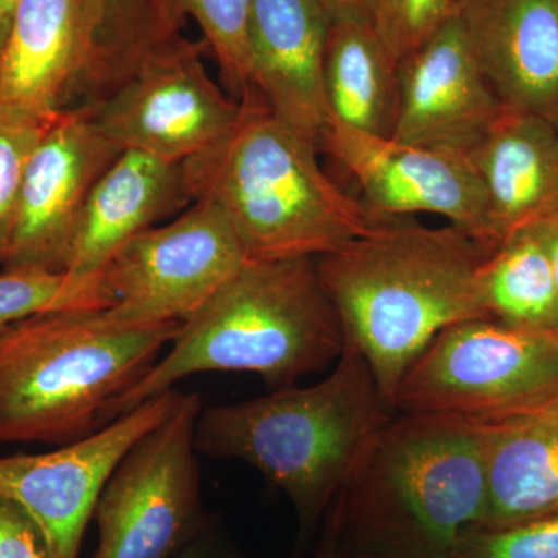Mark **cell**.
<instances>
[{
    "instance_id": "6da1fadb",
    "label": "cell",
    "mask_w": 558,
    "mask_h": 558,
    "mask_svg": "<svg viewBox=\"0 0 558 558\" xmlns=\"http://www.w3.org/2000/svg\"><path fill=\"white\" fill-rule=\"evenodd\" d=\"M492 252L450 223L433 229L398 218L315 259L347 347L368 363L389 407L407 371L442 330L488 319L478 274Z\"/></svg>"
},
{
    "instance_id": "7a4b0ae2",
    "label": "cell",
    "mask_w": 558,
    "mask_h": 558,
    "mask_svg": "<svg viewBox=\"0 0 558 558\" xmlns=\"http://www.w3.org/2000/svg\"><path fill=\"white\" fill-rule=\"evenodd\" d=\"M392 413L368 363L347 347L317 385L202 409L196 449L263 473L288 495L310 542Z\"/></svg>"
},
{
    "instance_id": "3957f363",
    "label": "cell",
    "mask_w": 558,
    "mask_h": 558,
    "mask_svg": "<svg viewBox=\"0 0 558 558\" xmlns=\"http://www.w3.org/2000/svg\"><path fill=\"white\" fill-rule=\"evenodd\" d=\"M484 424L438 414L391 416L340 495L347 546L453 558L486 524Z\"/></svg>"
},
{
    "instance_id": "277c9868",
    "label": "cell",
    "mask_w": 558,
    "mask_h": 558,
    "mask_svg": "<svg viewBox=\"0 0 558 558\" xmlns=\"http://www.w3.org/2000/svg\"><path fill=\"white\" fill-rule=\"evenodd\" d=\"M236 126L182 161L190 199H208L233 223L248 260L337 252L377 222L323 172L318 146L279 120L258 92L242 95Z\"/></svg>"
},
{
    "instance_id": "5b68a950",
    "label": "cell",
    "mask_w": 558,
    "mask_h": 558,
    "mask_svg": "<svg viewBox=\"0 0 558 558\" xmlns=\"http://www.w3.org/2000/svg\"><path fill=\"white\" fill-rule=\"evenodd\" d=\"M170 351L116 400L106 424L194 374H258L271 389L293 387L347 348L317 260H248L189 322Z\"/></svg>"
},
{
    "instance_id": "8992f818",
    "label": "cell",
    "mask_w": 558,
    "mask_h": 558,
    "mask_svg": "<svg viewBox=\"0 0 558 558\" xmlns=\"http://www.w3.org/2000/svg\"><path fill=\"white\" fill-rule=\"evenodd\" d=\"M182 325H123L105 311L33 315L0 336V442L65 446L106 425Z\"/></svg>"
},
{
    "instance_id": "52a82bcc",
    "label": "cell",
    "mask_w": 558,
    "mask_h": 558,
    "mask_svg": "<svg viewBox=\"0 0 558 558\" xmlns=\"http://www.w3.org/2000/svg\"><path fill=\"white\" fill-rule=\"evenodd\" d=\"M558 400V328L470 319L442 330L400 380L402 414L497 424Z\"/></svg>"
},
{
    "instance_id": "ba28073f",
    "label": "cell",
    "mask_w": 558,
    "mask_h": 558,
    "mask_svg": "<svg viewBox=\"0 0 558 558\" xmlns=\"http://www.w3.org/2000/svg\"><path fill=\"white\" fill-rule=\"evenodd\" d=\"M205 40L180 33L153 40L86 105L121 150L182 161L218 145L236 126L241 101L227 97L202 61Z\"/></svg>"
},
{
    "instance_id": "9c48e42d",
    "label": "cell",
    "mask_w": 558,
    "mask_h": 558,
    "mask_svg": "<svg viewBox=\"0 0 558 558\" xmlns=\"http://www.w3.org/2000/svg\"><path fill=\"white\" fill-rule=\"evenodd\" d=\"M199 395L180 398L170 416L135 444L95 508L92 558H172L207 524L196 424Z\"/></svg>"
},
{
    "instance_id": "30bf717a",
    "label": "cell",
    "mask_w": 558,
    "mask_h": 558,
    "mask_svg": "<svg viewBox=\"0 0 558 558\" xmlns=\"http://www.w3.org/2000/svg\"><path fill=\"white\" fill-rule=\"evenodd\" d=\"M247 252L229 216L208 199L123 245L98 277L106 314L123 325H183L238 270Z\"/></svg>"
},
{
    "instance_id": "8fae6325",
    "label": "cell",
    "mask_w": 558,
    "mask_h": 558,
    "mask_svg": "<svg viewBox=\"0 0 558 558\" xmlns=\"http://www.w3.org/2000/svg\"><path fill=\"white\" fill-rule=\"evenodd\" d=\"M171 389L58 449L0 458V499L38 527L51 558H78L84 532L121 459L178 407Z\"/></svg>"
},
{
    "instance_id": "7c38bea8",
    "label": "cell",
    "mask_w": 558,
    "mask_h": 558,
    "mask_svg": "<svg viewBox=\"0 0 558 558\" xmlns=\"http://www.w3.org/2000/svg\"><path fill=\"white\" fill-rule=\"evenodd\" d=\"M319 149L357 180L360 204L374 222L428 213L495 250L486 193L469 157L405 145L337 120L329 121Z\"/></svg>"
},
{
    "instance_id": "4fadbf2b",
    "label": "cell",
    "mask_w": 558,
    "mask_h": 558,
    "mask_svg": "<svg viewBox=\"0 0 558 558\" xmlns=\"http://www.w3.org/2000/svg\"><path fill=\"white\" fill-rule=\"evenodd\" d=\"M121 153L87 106L62 109L28 160L3 270L64 274L87 197Z\"/></svg>"
},
{
    "instance_id": "5bb4252c",
    "label": "cell",
    "mask_w": 558,
    "mask_h": 558,
    "mask_svg": "<svg viewBox=\"0 0 558 558\" xmlns=\"http://www.w3.org/2000/svg\"><path fill=\"white\" fill-rule=\"evenodd\" d=\"M105 28L102 0H21L0 57V117H57L94 83Z\"/></svg>"
},
{
    "instance_id": "9a60e30c",
    "label": "cell",
    "mask_w": 558,
    "mask_h": 558,
    "mask_svg": "<svg viewBox=\"0 0 558 558\" xmlns=\"http://www.w3.org/2000/svg\"><path fill=\"white\" fill-rule=\"evenodd\" d=\"M400 102L391 138L469 157L506 106L484 78L458 17L399 62Z\"/></svg>"
},
{
    "instance_id": "2e32d148",
    "label": "cell",
    "mask_w": 558,
    "mask_h": 558,
    "mask_svg": "<svg viewBox=\"0 0 558 558\" xmlns=\"http://www.w3.org/2000/svg\"><path fill=\"white\" fill-rule=\"evenodd\" d=\"M329 13L319 0H255L248 21L250 87L318 146L330 113L325 90Z\"/></svg>"
},
{
    "instance_id": "e0dca14e",
    "label": "cell",
    "mask_w": 558,
    "mask_h": 558,
    "mask_svg": "<svg viewBox=\"0 0 558 558\" xmlns=\"http://www.w3.org/2000/svg\"><path fill=\"white\" fill-rule=\"evenodd\" d=\"M458 20L498 100L558 126V0H459Z\"/></svg>"
},
{
    "instance_id": "ac0fdd59",
    "label": "cell",
    "mask_w": 558,
    "mask_h": 558,
    "mask_svg": "<svg viewBox=\"0 0 558 558\" xmlns=\"http://www.w3.org/2000/svg\"><path fill=\"white\" fill-rule=\"evenodd\" d=\"M190 201L182 163L123 150L90 191L73 234L64 275L106 310L98 277L110 259L171 209Z\"/></svg>"
},
{
    "instance_id": "d6986e66",
    "label": "cell",
    "mask_w": 558,
    "mask_h": 558,
    "mask_svg": "<svg viewBox=\"0 0 558 558\" xmlns=\"http://www.w3.org/2000/svg\"><path fill=\"white\" fill-rule=\"evenodd\" d=\"M469 160L486 193L495 248L558 211V126L553 121L506 108Z\"/></svg>"
},
{
    "instance_id": "ffe728a7",
    "label": "cell",
    "mask_w": 558,
    "mask_h": 558,
    "mask_svg": "<svg viewBox=\"0 0 558 558\" xmlns=\"http://www.w3.org/2000/svg\"><path fill=\"white\" fill-rule=\"evenodd\" d=\"M484 427L488 470L484 529L558 515V400Z\"/></svg>"
},
{
    "instance_id": "44dd1931",
    "label": "cell",
    "mask_w": 558,
    "mask_h": 558,
    "mask_svg": "<svg viewBox=\"0 0 558 558\" xmlns=\"http://www.w3.org/2000/svg\"><path fill=\"white\" fill-rule=\"evenodd\" d=\"M325 90L330 120L392 137L400 102L399 62L365 10L329 14Z\"/></svg>"
},
{
    "instance_id": "7402d4cb",
    "label": "cell",
    "mask_w": 558,
    "mask_h": 558,
    "mask_svg": "<svg viewBox=\"0 0 558 558\" xmlns=\"http://www.w3.org/2000/svg\"><path fill=\"white\" fill-rule=\"evenodd\" d=\"M478 282L488 319L510 328H558L553 270L534 227L502 241L481 266Z\"/></svg>"
},
{
    "instance_id": "603a6c76",
    "label": "cell",
    "mask_w": 558,
    "mask_h": 558,
    "mask_svg": "<svg viewBox=\"0 0 558 558\" xmlns=\"http://www.w3.org/2000/svg\"><path fill=\"white\" fill-rule=\"evenodd\" d=\"M255 0H159L160 20L171 32L193 17L218 60L223 83L238 97L250 87L248 21Z\"/></svg>"
},
{
    "instance_id": "cb8c5ba5",
    "label": "cell",
    "mask_w": 558,
    "mask_h": 558,
    "mask_svg": "<svg viewBox=\"0 0 558 558\" xmlns=\"http://www.w3.org/2000/svg\"><path fill=\"white\" fill-rule=\"evenodd\" d=\"M61 311H101L97 300L76 292L64 274L7 271L0 274V336L33 315Z\"/></svg>"
},
{
    "instance_id": "d4e9b609",
    "label": "cell",
    "mask_w": 558,
    "mask_h": 558,
    "mask_svg": "<svg viewBox=\"0 0 558 558\" xmlns=\"http://www.w3.org/2000/svg\"><path fill=\"white\" fill-rule=\"evenodd\" d=\"M459 0H369L374 28L400 62L447 22L458 17Z\"/></svg>"
},
{
    "instance_id": "484cf974",
    "label": "cell",
    "mask_w": 558,
    "mask_h": 558,
    "mask_svg": "<svg viewBox=\"0 0 558 558\" xmlns=\"http://www.w3.org/2000/svg\"><path fill=\"white\" fill-rule=\"evenodd\" d=\"M51 120L22 121L0 117V264L9 253L28 160Z\"/></svg>"
},
{
    "instance_id": "4316f807",
    "label": "cell",
    "mask_w": 558,
    "mask_h": 558,
    "mask_svg": "<svg viewBox=\"0 0 558 558\" xmlns=\"http://www.w3.org/2000/svg\"><path fill=\"white\" fill-rule=\"evenodd\" d=\"M453 558H558V515L502 529H483Z\"/></svg>"
},
{
    "instance_id": "83f0119b",
    "label": "cell",
    "mask_w": 558,
    "mask_h": 558,
    "mask_svg": "<svg viewBox=\"0 0 558 558\" xmlns=\"http://www.w3.org/2000/svg\"><path fill=\"white\" fill-rule=\"evenodd\" d=\"M0 558H51L35 523L5 499H0Z\"/></svg>"
},
{
    "instance_id": "f1b7e54d",
    "label": "cell",
    "mask_w": 558,
    "mask_h": 558,
    "mask_svg": "<svg viewBox=\"0 0 558 558\" xmlns=\"http://www.w3.org/2000/svg\"><path fill=\"white\" fill-rule=\"evenodd\" d=\"M172 558H248L234 546L229 535L216 521L209 520L189 545Z\"/></svg>"
},
{
    "instance_id": "f546056e",
    "label": "cell",
    "mask_w": 558,
    "mask_h": 558,
    "mask_svg": "<svg viewBox=\"0 0 558 558\" xmlns=\"http://www.w3.org/2000/svg\"><path fill=\"white\" fill-rule=\"evenodd\" d=\"M347 539H344L343 515H341L339 497L323 521L322 537H319L315 558H347Z\"/></svg>"
},
{
    "instance_id": "4dcf8cb0",
    "label": "cell",
    "mask_w": 558,
    "mask_h": 558,
    "mask_svg": "<svg viewBox=\"0 0 558 558\" xmlns=\"http://www.w3.org/2000/svg\"><path fill=\"white\" fill-rule=\"evenodd\" d=\"M537 231L539 241L548 255L550 270H553L554 284H556L557 304H558V211L538 222L532 223Z\"/></svg>"
},
{
    "instance_id": "1f68e13d",
    "label": "cell",
    "mask_w": 558,
    "mask_h": 558,
    "mask_svg": "<svg viewBox=\"0 0 558 558\" xmlns=\"http://www.w3.org/2000/svg\"><path fill=\"white\" fill-rule=\"evenodd\" d=\"M21 0H0V57H2L3 47H5L7 38L11 24H13L14 14Z\"/></svg>"
},
{
    "instance_id": "d6a6232c",
    "label": "cell",
    "mask_w": 558,
    "mask_h": 558,
    "mask_svg": "<svg viewBox=\"0 0 558 558\" xmlns=\"http://www.w3.org/2000/svg\"><path fill=\"white\" fill-rule=\"evenodd\" d=\"M329 14L340 13L348 10L368 11L369 0H319Z\"/></svg>"
},
{
    "instance_id": "836d02e7",
    "label": "cell",
    "mask_w": 558,
    "mask_h": 558,
    "mask_svg": "<svg viewBox=\"0 0 558 558\" xmlns=\"http://www.w3.org/2000/svg\"><path fill=\"white\" fill-rule=\"evenodd\" d=\"M348 548V546H347ZM347 558H409L396 554L373 553V550H352L348 548Z\"/></svg>"
}]
</instances>
